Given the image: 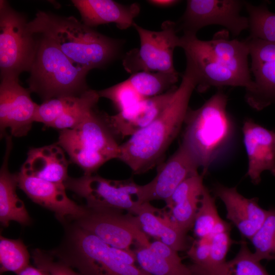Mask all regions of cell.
<instances>
[{
  "mask_svg": "<svg viewBox=\"0 0 275 275\" xmlns=\"http://www.w3.org/2000/svg\"><path fill=\"white\" fill-rule=\"evenodd\" d=\"M30 255L20 239L0 238L1 273L12 271L18 274L29 265Z\"/></svg>",
  "mask_w": 275,
  "mask_h": 275,
  "instance_id": "83f0119b",
  "label": "cell"
},
{
  "mask_svg": "<svg viewBox=\"0 0 275 275\" xmlns=\"http://www.w3.org/2000/svg\"><path fill=\"white\" fill-rule=\"evenodd\" d=\"M98 93L100 97L111 100L118 112L130 108L145 98L134 90L127 79L98 91Z\"/></svg>",
  "mask_w": 275,
  "mask_h": 275,
  "instance_id": "1f68e13d",
  "label": "cell"
},
{
  "mask_svg": "<svg viewBox=\"0 0 275 275\" xmlns=\"http://www.w3.org/2000/svg\"><path fill=\"white\" fill-rule=\"evenodd\" d=\"M227 96L221 89L200 107H189L181 145L194 157L205 175L229 140L232 131L226 107Z\"/></svg>",
  "mask_w": 275,
  "mask_h": 275,
  "instance_id": "5b68a950",
  "label": "cell"
},
{
  "mask_svg": "<svg viewBox=\"0 0 275 275\" xmlns=\"http://www.w3.org/2000/svg\"><path fill=\"white\" fill-rule=\"evenodd\" d=\"M67 160L65 151L54 144L31 148L20 172L58 184L64 185L68 177Z\"/></svg>",
  "mask_w": 275,
  "mask_h": 275,
  "instance_id": "44dd1931",
  "label": "cell"
},
{
  "mask_svg": "<svg viewBox=\"0 0 275 275\" xmlns=\"http://www.w3.org/2000/svg\"><path fill=\"white\" fill-rule=\"evenodd\" d=\"M134 252L138 265L150 275H194L178 252L159 240L147 246L136 244Z\"/></svg>",
  "mask_w": 275,
  "mask_h": 275,
  "instance_id": "7402d4cb",
  "label": "cell"
},
{
  "mask_svg": "<svg viewBox=\"0 0 275 275\" xmlns=\"http://www.w3.org/2000/svg\"><path fill=\"white\" fill-rule=\"evenodd\" d=\"M28 31L50 40L73 63L89 71L104 67L121 55L124 42L105 36L73 16L39 11Z\"/></svg>",
  "mask_w": 275,
  "mask_h": 275,
  "instance_id": "3957f363",
  "label": "cell"
},
{
  "mask_svg": "<svg viewBox=\"0 0 275 275\" xmlns=\"http://www.w3.org/2000/svg\"><path fill=\"white\" fill-rule=\"evenodd\" d=\"M105 114L95 107L76 127L60 130L57 144L84 174H94L107 161L118 159L120 144L107 125Z\"/></svg>",
  "mask_w": 275,
  "mask_h": 275,
  "instance_id": "52a82bcc",
  "label": "cell"
},
{
  "mask_svg": "<svg viewBox=\"0 0 275 275\" xmlns=\"http://www.w3.org/2000/svg\"><path fill=\"white\" fill-rule=\"evenodd\" d=\"M132 26L139 34L140 46L125 53L124 69L131 74L140 71L177 72L173 56L175 49L179 47L180 37L176 23L166 20L158 31L144 29L135 22Z\"/></svg>",
  "mask_w": 275,
  "mask_h": 275,
  "instance_id": "9c48e42d",
  "label": "cell"
},
{
  "mask_svg": "<svg viewBox=\"0 0 275 275\" xmlns=\"http://www.w3.org/2000/svg\"><path fill=\"white\" fill-rule=\"evenodd\" d=\"M225 275H269L244 241L235 257L227 261Z\"/></svg>",
  "mask_w": 275,
  "mask_h": 275,
  "instance_id": "4dcf8cb0",
  "label": "cell"
},
{
  "mask_svg": "<svg viewBox=\"0 0 275 275\" xmlns=\"http://www.w3.org/2000/svg\"><path fill=\"white\" fill-rule=\"evenodd\" d=\"M242 131L248 161L246 175L251 182L258 184L266 171L275 176V131L251 119L244 121Z\"/></svg>",
  "mask_w": 275,
  "mask_h": 275,
  "instance_id": "e0dca14e",
  "label": "cell"
},
{
  "mask_svg": "<svg viewBox=\"0 0 275 275\" xmlns=\"http://www.w3.org/2000/svg\"><path fill=\"white\" fill-rule=\"evenodd\" d=\"M179 73L140 71L127 79L134 90L143 98L161 95L175 87Z\"/></svg>",
  "mask_w": 275,
  "mask_h": 275,
  "instance_id": "d4e9b609",
  "label": "cell"
},
{
  "mask_svg": "<svg viewBox=\"0 0 275 275\" xmlns=\"http://www.w3.org/2000/svg\"><path fill=\"white\" fill-rule=\"evenodd\" d=\"M29 88L22 87L19 78L1 79V136L9 129L11 136L20 138L27 135L35 122L39 105L33 101Z\"/></svg>",
  "mask_w": 275,
  "mask_h": 275,
  "instance_id": "4fadbf2b",
  "label": "cell"
},
{
  "mask_svg": "<svg viewBox=\"0 0 275 275\" xmlns=\"http://www.w3.org/2000/svg\"><path fill=\"white\" fill-rule=\"evenodd\" d=\"M32 258L36 266L49 275H81L51 252L35 249L32 253Z\"/></svg>",
  "mask_w": 275,
  "mask_h": 275,
  "instance_id": "e575fe53",
  "label": "cell"
},
{
  "mask_svg": "<svg viewBox=\"0 0 275 275\" xmlns=\"http://www.w3.org/2000/svg\"><path fill=\"white\" fill-rule=\"evenodd\" d=\"M12 136L6 134V148L0 170V221L4 227L15 221L23 225L31 223V217L23 202L16 193L18 174L8 169V160L12 148Z\"/></svg>",
  "mask_w": 275,
  "mask_h": 275,
  "instance_id": "603a6c76",
  "label": "cell"
},
{
  "mask_svg": "<svg viewBox=\"0 0 275 275\" xmlns=\"http://www.w3.org/2000/svg\"><path fill=\"white\" fill-rule=\"evenodd\" d=\"M250 240L257 260H275V208L267 210L264 222Z\"/></svg>",
  "mask_w": 275,
  "mask_h": 275,
  "instance_id": "f1b7e54d",
  "label": "cell"
},
{
  "mask_svg": "<svg viewBox=\"0 0 275 275\" xmlns=\"http://www.w3.org/2000/svg\"><path fill=\"white\" fill-rule=\"evenodd\" d=\"M99 98L98 91L89 89L78 97L75 102L50 127L62 130L76 127L96 107Z\"/></svg>",
  "mask_w": 275,
  "mask_h": 275,
  "instance_id": "484cf974",
  "label": "cell"
},
{
  "mask_svg": "<svg viewBox=\"0 0 275 275\" xmlns=\"http://www.w3.org/2000/svg\"><path fill=\"white\" fill-rule=\"evenodd\" d=\"M25 17L6 1H0L1 79L19 78L29 71L37 49V39L27 28Z\"/></svg>",
  "mask_w": 275,
  "mask_h": 275,
  "instance_id": "ba28073f",
  "label": "cell"
},
{
  "mask_svg": "<svg viewBox=\"0 0 275 275\" xmlns=\"http://www.w3.org/2000/svg\"><path fill=\"white\" fill-rule=\"evenodd\" d=\"M78 96H66L52 98L39 105L35 122L50 127L52 123L76 101Z\"/></svg>",
  "mask_w": 275,
  "mask_h": 275,
  "instance_id": "d6a6232c",
  "label": "cell"
},
{
  "mask_svg": "<svg viewBox=\"0 0 275 275\" xmlns=\"http://www.w3.org/2000/svg\"><path fill=\"white\" fill-rule=\"evenodd\" d=\"M225 29L212 39L204 41L197 36L182 35L179 47L183 49L186 63L194 69L200 93L211 87H241L245 90L253 85L248 64L250 51L246 40L230 39Z\"/></svg>",
  "mask_w": 275,
  "mask_h": 275,
  "instance_id": "6da1fadb",
  "label": "cell"
},
{
  "mask_svg": "<svg viewBox=\"0 0 275 275\" xmlns=\"http://www.w3.org/2000/svg\"><path fill=\"white\" fill-rule=\"evenodd\" d=\"M66 189L73 192L91 208L125 210L136 215L142 204L136 198L139 185L132 179L114 180L94 174L79 178L68 177L64 182Z\"/></svg>",
  "mask_w": 275,
  "mask_h": 275,
  "instance_id": "30bf717a",
  "label": "cell"
},
{
  "mask_svg": "<svg viewBox=\"0 0 275 275\" xmlns=\"http://www.w3.org/2000/svg\"><path fill=\"white\" fill-rule=\"evenodd\" d=\"M246 40L254 79L252 87L245 90L244 99L259 111L275 103V43L249 37Z\"/></svg>",
  "mask_w": 275,
  "mask_h": 275,
  "instance_id": "5bb4252c",
  "label": "cell"
},
{
  "mask_svg": "<svg viewBox=\"0 0 275 275\" xmlns=\"http://www.w3.org/2000/svg\"><path fill=\"white\" fill-rule=\"evenodd\" d=\"M147 2L154 6L160 8H167L173 6L180 1L176 0H151L147 1Z\"/></svg>",
  "mask_w": 275,
  "mask_h": 275,
  "instance_id": "74e56055",
  "label": "cell"
},
{
  "mask_svg": "<svg viewBox=\"0 0 275 275\" xmlns=\"http://www.w3.org/2000/svg\"><path fill=\"white\" fill-rule=\"evenodd\" d=\"M244 1L240 0H188L184 12L176 23L183 35L197 36L203 28L219 25L234 36L249 29L248 17L241 15Z\"/></svg>",
  "mask_w": 275,
  "mask_h": 275,
  "instance_id": "7c38bea8",
  "label": "cell"
},
{
  "mask_svg": "<svg viewBox=\"0 0 275 275\" xmlns=\"http://www.w3.org/2000/svg\"><path fill=\"white\" fill-rule=\"evenodd\" d=\"M17 275H49L45 271L38 267L28 265Z\"/></svg>",
  "mask_w": 275,
  "mask_h": 275,
  "instance_id": "8d00e7d4",
  "label": "cell"
},
{
  "mask_svg": "<svg viewBox=\"0 0 275 275\" xmlns=\"http://www.w3.org/2000/svg\"><path fill=\"white\" fill-rule=\"evenodd\" d=\"M161 210L150 203L141 204L136 215L139 226L146 235L153 236L177 252L188 249L187 233L181 230L170 215H160Z\"/></svg>",
  "mask_w": 275,
  "mask_h": 275,
  "instance_id": "cb8c5ba5",
  "label": "cell"
},
{
  "mask_svg": "<svg viewBox=\"0 0 275 275\" xmlns=\"http://www.w3.org/2000/svg\"><path fill=\"white\" fill-rule=\"evenodd\" d=\"M201 196L187 198L169 208L172 221L186 233L194 226Z\"/></svg>",
  "mask_w": 275,
  "mask_h": 275,
  "instance_id": "836d02e7",
  "label": "cell"
},
{
  "mask_svg": "<svg viewBox=\"0 0 275 275\" xmlns=\"http://www.w3.org/2000/svg\"><path fill=\"white\" fill-rule=\"evenodd\" d=\"M18 187L35 203L54 212L62 222L80 217L86 206L79 205L68 197L64 185L50 182L20 171Z\"/></svg>",
  "mask_w": 275,
  "mask_h": 275,
  "instance_id": "2e32d148",
  "label": "cell"
},
{
  "mask_svg": "<svg viewBox=\"0 0 275 275\" xmlns=\"http://www.w3.org/2000/svg\"><path fill=\"white\" fill-rule=\"evenodd\" d=\"M176 87L154 97L144 98L130 108L109 116L106 113L107 125L116 139L133 135L149 125L167 106Z\"/></svg>",
  "mask_w": 275,
  "mask_h": 275,
  "instance_id": "ac0fdd59",
  "label": "cell"
},
{
  "mask_svg": "<svg viewBox=\"0 0 275 275\" xmlns=\"http://www.w3.org/2000/svg\"><path fill=\"white\" fill-rule=\"evenodd\" d=\"M221 219L215 200L205 186L193 226L195 235L198 238L210 237L216 224Z\"/></svg>",
  "mask_w": 275,
  "mask_h": 275,
  "instance_id": "f546056e",
  "label": "cell"
},
{
  "mask_svg": "<svg viewBox=\"0 0 275 275\" xmlns=\"http://www.w3.org/2000/svg\"><path fill=\"white\" fill-rule=\"evenodd\" d=\"M213 193L224 203L227 218L243 237L250 239L264 222L267 210L259 205L257 198L244 197L236 187L217 183L214 186Z\"/></svg>",
  "mask_w": 275,
  "mask_h": 275,
  "instance_id": "d6986e66",
  "label": "cell"
},
{
  "mask_svg": "<svg viewBox=\"0 0 275 275\" xmlns=\"http://www.w3.org/2000/svg\"><path fill=\"white\" fill-rule=\"evenodd\" d=\"M244 7L249 14V37L275 43V13L265 4L255 6L244 1Z\"/></svg>",
  "mask_w": 275,
  "mask_h": 275,
  "instance_id": "4316f807",
  "label": "cell"
},
{
  "mask_svg": "<svg viewBox=\"0 0 275 275\" xmlns=\"http://www.w3.org/2000/svg\"><path fill=\"white\" fill-rule=\"evenodd\" d=\"M85 206V213L72 221L109 245L130 250L133 242L142 245L150 243L147 235L139 226L136 215L124 214L119 209Z\"/></svg>",
  "mask_w": 275,
  "mask_h": 275,
  "instance_id": "8fae6325",
  "label": "cell"
},
{
  "mask_svg": "<svg viewBox=\"0 0 275 275\" xmlns=\"http://www.w3.org/2000/svg\"><path fill=\"white\" fill-rule=\"evenodd\" d=\"M71 2L79 12L81 22L91 28L113 23L120 30L127 29L133 26L141 10L136 3L124 5L112 0H72Z\"/></svg>",
  "mask_w": 275,
  "mask_h": 275,
  "instance_id": "ffe728a7",
  "label": "cell"
},
{
  "mask_svg": "<svg viewBox=\"0 0 275 275\" xmlns=\"http://www.w3.org/2000/svg\"><path fill=\"white\" fill-rule=\"evenodd\" d=\"M203 174L198 173L191 175L182 181L176 188L171 197L165 201L169 209L182 200L194 196H201L205 186Z\"/></svg>",
  "mask_w": 275,
  "mask_h": 275,
  "instance_id": "d590c367",
  "label": "cell"
},
{
  "mask_svg": "<svg viewBox=\"0 0 275 275\" xmlns=\"http://www.w3.org/2000/svg\"><path fill=\"white\" fill-rule=\"evenodd\" d=\"M199 168L192 155L180 144L177 150L158 166L156 176L150 182L139 185L136 201L139 204L153 200L166 201L182 181L198 173Z\"/></svg>",
  "mask_w": 275,
  "mask_h": 275,
  "instance_id": "9a60e30c",
  "label": "cell"
},
{
  "mask_svg": "<svg viewBox=\"0 0 275 275\" xmlns=\"http://www.w3.org/2000/svg\"><path fill=\"white\" fill-rule=\"evenodd\" d=\"M197 85L195 71L186 63L181 82L167 106L149 125L120 145L118 159L134 174L146 173L160 163L184 125Z\"/></svg>",
  "mask_w": 275,
  "mask_h": 275,
  "instance_id": "7a4b0ae2",
  "label": "cell"
},
{
  "mask_svg": "<svg viewBox=\"0 0 275 275\" xmlns=\"http://www.w3.org/2000/svg\"><path fill=\"white\" fill-rule=\"evenodd\" d=\"M63 224V242L51 253L81 275H150L136 265L134 251L112 247L73 221Z\"/></svg>",
  "mask_w": 275,
  "mask_h": 275,
  "instance_id": "277c9868",
  "label": "cell"
},
{
  "mask_svg": "<svg viewBox=\"0 0 275 275\" xmlns=\"http://www.w3.org/2000/svg\"><path fill=\"white\" fill-rule=\"evenodd\" d=\"M89 71L73 63L50 40L40 35L27 82L31 92L43 101L78 96L89 89L86 82Z\"/></svg>",
  "mask_w": 275,
  "mask_h": 275,
  "instance_id": "8992f818",
  "label": "cell"
}]
</instances>
